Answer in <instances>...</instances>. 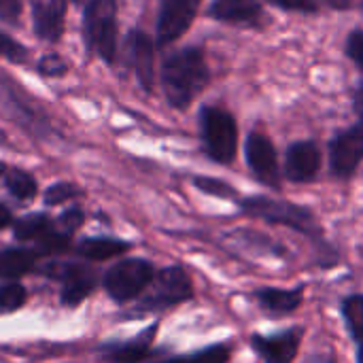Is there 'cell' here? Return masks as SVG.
Here are the masks:
<instances>
[{
  "mask_svg": "<svg viewBox=\"0 0 363 363\" xmlns=\"http://www.w3.org/2000/svg\"><path fill=\"white\" fill-rule=\"evenodd\" d=\"M194 185L202 194L213 196V198H221V200H236V194H238L230 183H225L221 179H215V177H196Z\"/></svg>",
  "mask_w": 363,
  "mask_h": 363,
  "instance_id": "obj_23",
  "label": "cell"
},
{
  "mask_svg": "<svg viewBox=\"0 0 363 363\" xmlns=\"http://www.w3.org/2000/svg\"><path fill=\"white\" fill-rule=\"evenodd\" d=\"M155 279V268L147 259H123L115 264L106 277L104 287L115 302H130L138 298Z\"/></svg>",
  "mask_w": 363,
  "mask_h": 363,
  "instance_id": "obj_6",
  "label": "cell"
},
{
  "mask_svg": "<svg viewBox=\"0 0 363 363\" xmlns=\"http://www.w3.org/2000/svg\"><path fill=\"white\" fill-rule=\"evenodd\" d=\"M130 249L128 242L123 240H113V238H87L81 242L79 253L87 259L94 262H102V259H111L115 255H121Z\"/></svg>",
  "mask_w": 363,
  "mask_h": 363,
  "instance_id": "obj_19",
  "label": "cell"
},
{
  "mask_svg": "<svg viewBox=\"0 0 363 363\" xmlns=\"http://www.w3.org/2000/svg\"><path fill=\"white\" fill-rule=\"evenodd\" d=\"M32 253L21 249H6L0 253V277L2 279H17L32 268Z\"/></svg>",
  "mask_w": 363,
  "mask_h": 363,
  "instance_id": "obj_20",
  "label": "cell"
},
{
  "mask_svg": "<svg viewBox=\"0 0 363 363\" xmlns=\"http://www.w3.org/2000/svg\"><path fill=\"white\" fill-rule=\"evenodd\" d=\"M355 108H357V113L363 117V89L357 91V98H355Z\"/></svg>",
  "mask_w": 363,
  "mask_h": 363,
  "instance_id": "obj_38",
  "label": "cell"
},
{
  "mask_svg": "<svg viewBox=\"0 0 363 363\" xmlns=\"http://www.w3.org/2000/svg\"><path fill=\"white\" fill-rule=\"evenodd\" d=\"M200 132L206 155L217 164H232L238 151V128L234 117L217 106H204L200 113Z\"/></svg>",
  "mask_w": 363,
  "mask_h": 363,
  "instance_id": "obj_3",
  "label": "cell"
},
{
  "mask_svg": "<svg viewBox=\"0 0 363 363\" xmlns=\"http://www.w3.org/2000/svg\"><path fill=\"white\" fill-rule=\"evenodd\" d=\"M245 155L251 172L259 183H264L270 189L281 187V172H279V160H277V149L272 140L266 134L253 132L247 136L245 143Z\"/></svg>",
  "mask_w": 363,
  "mask_h": 363,
  "instance_id": "obj_8",
  "label": "cell"
},
{
  "mask_svg": "<svg viewBox=\"0 0 363 363\" xmlns=\"http://www.w3.org/2000/svg\"><path fill=\"white\" fill-rule=\"evenodd\" d=\"M157 334V325H151L147 328L143 334H138L134 340L130 342H123L115 349H111V353L106 355V362L108 363H138L143 362L149 351H151V345H153V338Z\"/></svg>",
  "mask_w": 363,
  "mask_h": 363,
  "instance_id": "obj_16",
  "label": "cell"
},
{
  "mask_svg": "<svg viewBox=\"0 0 363 363\" xmlns=\"http://www.w3.org/2000/svg\"><path fill=\"white\" fill-rule=\"evenodd\" d=\"M304 338V328H289L285 332L251 336V349L264 363H294Z\"/></svg>",
  "mask_w": 363,
  "mask_h": 363,
  "instance_id": "obj_9",
  "label": "cell"
},
{
  "mask_svg": "<svg viewBox=\"0 0 363 363\" xmlns=\"http://www.w3.org/2000/svg\"><path fill=\"white\" fill-rule=\"evenodd\" d=\"M306 363H338V359H336L334 351H321V353L311 355Z\"/></svg>",
  "mask_w": 363,
  "mask_h": 363,
  "instance_id": "obj_35",
  "label": "cell"
},
{
  "mask_svg": "<svg viewBox=\"0 0 363 363\" xmlns=\"http://www.w3.org/2000/svg\"><path fill=\"white\" fill-rule=\"evenodd\" d=\"M340 315L351 340L355 342L357 363H363V294H353L342 300Z\"/></svg>",
  "mask_w": 363,
  "mask_h": 363,
  "instance_id": "obj_17",
  "label": "cell"
},
{
  "mask_svg": "<svg viewBox=\"0 0 363 363\" xmlns=\"http://www.w3.org/2000/svg\"><path fill=\"white\" fill-rule=\"evenodd\" d=\"M321 168V151L313 140H298L287 149L285 177L294 183H311Z\"/></svg>",
  "mask_w": 363,
  "mask_h": 363,
  "instance_id": "obj_11",
  "label": "cell"
},
{
  "mask_svg": "<svg viewBox=\"0 0 363 363\" xmlns=\"http://www.w3.org/2000/svg\"><path fill=\"white\" fill-rule=\"evenodd\" d=\"M9 223H11V213L4 204H0V228H4Z\"/></svg>",
  "mask_w": 363,
  "mask_h": 363,
  "instance_id": "obj_36",
  "label": "cell"
},
{
  "mask_svg": "<svg viewBox=\"0 0 363 363\" xmlns=\"http://www.w3.org/2000/svg\"><path fill=\"white\" fill-rule=\"evenodd\" d=\"M147 289L149 294L143 298L138 306L140 313H162L194 298V283L181 266L160 270Z\"/></svg>",
  "mask_w": 363,
  "mask_h": 363,
  "instance_id": "obj_4",
  "label": "cell"
},
{
  "mask_svg": "<svg viewBox=\"0 0 363 363\" xmlns=\"http://www.w3.org/2000/svg\"><path fill=\"white\" fill-rule=\"evenodd\" d=\"M72 196H74V187H72V185H68V183H57V185H53V187L47 189L45 202H47L49 206H55V204L66 202V200L72 198Z\"/></svg>",
  "mask_w": 363,
  "mask_h": 363,
  "instance_id": "obj_27",
  "label": "cell"
},
{
  "mask_svg": "<svg viewBox=\"0 0 363 363\" xmlns=\"http://www.w3.org/2000/svg\"><path fill=\"white\" fill-rule=\"evenodd\" d=\"M281 9H287V11H304V13H313L317 11V4L315 0H268Z\"/></svg>",
  "mask_w": 363,
  "mask_h": 363,
  "instance_id": "obj_33",
  "label": "cell"
},
{
  "mask_svg": "<svg viewBox=\"0 0 363 363\" xmlns=\"http://www.w3.org/2000/svg\"><path fill=\"white\" fill-rule=\"evenodd\" d=\"M4 172V164H0V174Z\"/></svg>",
  "mask_w": 363,
  "mask_h": 363,
  "instance_id": "obj_39",
  "label": "cell"
},
{
  "mask_svg": "<svg viewBox=\"0 0 363 363\" xmlns=\"http://www.w3.org/2000/svg\"><path fill=\"white\" fill-rule=\"evenodd\" d=\"M202 0H162L157 17V43L168 45L181 38L191 26Z\"/></svg>",
  "mask_w": 363,
  "mask_h": 363,
  "instance_id": "obj_10",
  "label": "cell"
},
{
  "mask_svg": "<svg viewBox=\"0 0 363 363\" xmlns=\"http://www.w3.org/2000/svg\"><path fill=\"white\" fill-rule=\"evenodd\" d=\"M130 57L134 64V72L145 89L153 87V43L145 32H132L128 38Z\"/></svg>",
  "mask_w": 363,
  "mask_h": 363,
  "instance_id": "obj_13",
  "label": "cell"
},
{
  "mask_svg": "<svg viewBox=\"0 0 363 363\" xmlns=\"http://www.w3.org/2000/svg\"><path fill=\"white\" fill-rule=\"evenodd\" d=\"M49 228V219L45 215H30L15 223V238L17 240H30L40 234H45Z\"/></svg>",
  "mask_w": 363,
  "mask_h": 363,
  "instance_id": "obj_24",
  "label": "cell"
},
{
  "mask_svg": "<svg viewBox=\"0 0 363 363\" xmlns=\"http://www.w3.org/2000/svg\"><path fill=\"white\" fill-rule=\"evenodd\" d=\"M6 187H9V191H11L15 198H19V200L34 198V194H36V183H34V179H32L30 174L21 172V170L9 172V177H6Z\"/></svg>",
  "mask_w": 363,
  "mask_h": 363,
  "instance_id": "obj_25",
  "label": "cell"
},
{
  "mask_svg": "<svg viewBox=\"0 0 363 363\" xmlns=\"http://www.w3.org/2000/svg\"><path fill=\"white\" fill-rule=\"evenodd\" d=\"M0 55H4L13 62H21L26 57V49L19 43H15L11 36L0 32Z\"/></svg>",
  "mask_w": 363,
  "mask_h": 363,
  "instance_id": "obj_28",
  "label": "cell"
},
{
  "mask_svg": "<svg viewBox=\"0 0 363 363\" xmlns=\"http://www.w3.org/2000/svg\"><path fill=\"white\" fill-rule=\"evenodd\" d=\"M255 302L259 304V308L272 317H289L294 315L302 302H304V287H291V289H283V287H262L253 294Z\"/></svg>",
  "mask_w": 363,
  "mask_h": 363,
  "instance_id": "obj_12",
  "label": "cell"
},
{
  "mask_svg": "<svg viewBox=\"0 0 363 363\" xmlns=\"http://www.w3.org/2000/svg\"><path fill=\"white\" fill-rule=\"evenodd\" d=\"M208 66L200 49L187 47L172 53L162 66V83L168 102L174 108H185L208 83Z\"/></svg>",
  "mask_w": 363,
  "mask_h": 363,
  "instance_id": "obj_2",
  "label": "cell"
},
{
  "mask_svg": "<svg viewBox=\"0 0 363 363\" xmlns=\"http://www.w3.org/2000/svg\"><path fill=\"white\" fill-rule=\"evenodd\" d=\"M38 70H40L43 74L57 77V74H62V72L66 70V62H64V60H60L57 55H47V57H43V60H40Z\"/></svg>",
  "mask_w": 363,
  "mask_h": 363,
  "instance_id": "obj_31",
  "label": "cell"
},
{
  "mask_svg": "<svg viewBox=\"0 0 363 363\" xmlns=\"http://www.w3.org/2000/svg\"><path fill=\"white\" fill-rule=\"evenodd\" d=\"M21 13V0H0V19L15 23Z\"/></svg>",
  "mask_w": 363,
  "mask_h": 363,
  "instance_id": "obj_32",
  "label": "cell"
},
{
  "mask_svg": "<svg viewBox=\"0 0 363 363\" xmlns=\"http://www.w3.org/2000/svg\"><path fill=\"white\" fill-rule=\"evenodd\" d=\"M232 357V347L230 345H213L206 347L198 353L191 355H183V357H174L168 362L162 363H228Z\"/></svg>",
  "mask_w": 363,
  "mask_h": 363,
  "instance_id": "obj_22",
  "label": "cell"
},
{
  "mask_svg": "<svg viewBox=\"0 0 363 363\" xmlns=\"http://www.w3.org/2000/svg\"><path fill=\"white\" fill-rule=\"evenodd\" d=\"M26 302V291L17 283H9L0 287V315L15 313Z\"/></svg>",
  "mask_w": 363,
  "mask_h": 363,
  "instance_id": "obj_26",
  "label": "cell"
},
{
  "mask_svg": "<svg viewBox=\"0 0 363 363\" xmlns=\"http://www.w3.org/2000/svg\"><path fill=\"white\" fill-rule=\"evenodd\" d=\"M117 6L115 0H89L85 6L87 43L106 62L115 60L117 51Z\"/></svg>",
  "mask_w": 363,
  "mask_h": 363,
  "instance_id": "obj_5",
  "label": "cell"
},
{
  "mask_svg": "<svg viewBox=\"0 0 363 363\" xmlns=\"http://www.w3.org/2000/svg\"><path fill=\"white\" fill-rule=\"evenodd\" d=\"M347 53L349 57L363 70V32H353L347 40Z\"/></svg>",
  "mask_w": 363,
  "mask_h": 363,
  "instance_id": "obj_29",
  "label": "cell"
},
{
  "mask_svg": "<svg viewBox=\"0 0 363 363\" xmlns=\"http://www.w3.org/2000/svg\"><path fill=\"white\" fill-rule=\"evenodd\" d=\"M66 0H38L34 6V26L40 38L57 40L64 28Z\"/></svg>",
  "mask_w": 363,
  "mask_h": 363,
  "instance_id": "obj_14",
  "label": "cell"
},
{
  "mask_svg": "<svg viewBox=\"0 0 363 363\" xmlns=\"http://www.w3.org/2000/svg\"><path fill=\"white\" fill-rule=\"evenodd\" d=\"M64 291H62V302L68 304V306H74L79 302H83V298L94 289L96 285V277L83 268H77V266H70L66 268L64 272Z\"/></svg>",
  "mask_w": 363,
  "mask_h": 363,
  "instance_id": "obj_18",
  "label": "cell"
},
{
  "mask_svg": "<svg viewBox=\"0 0 363 363\" xmlns=\"http://www.w3.org/2000/svg\"><path fill=\"white\" fill-rule=\"evenodd\" d=\"M81 223H83V213L79 208H70V211L62 213V217H60V225L66 232H74L77 228H81Z\"/></svg>",
  "mask_w": 363,
  "mask_h": 363,
  "instance_id": "obj_34",
  "label": "cell"
},
{
  "mask_svg": "<svg viewBox=\"0 0 363 363\" xmlns=\"http://www.w3.org/2000/svg\"><path fill=\"white\" fill-rule=\"evenodd\" d=\"M68 249V236L62 234H49L40 240V251L43 253H60Z\"/></svg>",
  "mask_w": 363,
  "mask_h": 363,
  "instance_id": "obj_30",
  "label": "cell"
},
{
  "mask_svg": "<svg viewBox=\"0 0 363 363\" xmlns=\"http://www.w3.org/2000/svg\"><path fill=\"white\" fill-rule=\"evenodd\" d=\"M262 15L259 0H215L211 4V17L230 23H249Z\"/></svg>",
  "mask_w": 363,
  "mask_h": 363,
  "instance_id": "obj_15",
  "label": "cell"
},
{
  "mask_svg": "<svg viewBox=\"0 0 363 363\" xmlns=\"http://www.w3.org/2000/svg\"><path fill=\"white\" fill-rule=\"evenodd\" d=\"M238 206L247 217L259 219L270 225H281V228L294 230L300 236L308 238L315 245L317 259L323 268L338 264V253L323 238V228H321L319 219L315 217L313 208L289 202V200L268 198V196H249L245 200H238Z\"/></svg>",
  "mask_w": 363,
  "mask_h": 363,
  "instance_id": "obj_1",
  "label": "cell"
},
{
  "mask_svg": "<svg viewBox=\"0 0 363 363\" xmlns=\"http://www.w3.org/2000/svg\"><path fill=\"white\" fill-rule=\"evenodd\" d=\"M328 4H332L334 9H349L353 4V0H325Z\"/></svg>",
  "mask_w": 363,
  "mask_h": 363,
  "instance_id": "obj_37",
  "label": "cell"
},
{
  "mask_svg": "<svg viewBox=\"0 0 363 363\" xmlns=\"http://www.w3.org/2000/svg\"><path fill=\"white\" fill-rule=\"evenodd\" d=\"M363 160V121L336 134L330 143V168L338 179L355 174Z\"/></svg>",
  "mask_w": 363,
  "mask_h": 363,
  "instance_id": "obj_7",
  "label": "cell"
},
{
  "mask_svg": "<svg viewBox=\"0 0 363 363\" xmlns=\"http://www.w3.org/2000/svg\"><path fill=\"white\" fill-rule=\"evenodd\" d=\"M234 238H240L242 242V247L245 249H257V253H262V255H272V257H283V255H287L285 253V249L281 247V242H274V240H270L268 236H264V234H257V232H245V230H238V232H234Z\"/></svg>",
  "mask_w": 363,
  "mask_h": 363,
  "instance_id": "obj_21",
  "label": "cell"
}]
</instances>
